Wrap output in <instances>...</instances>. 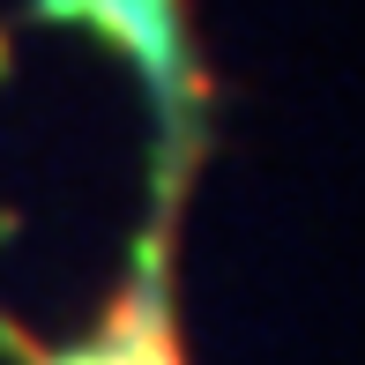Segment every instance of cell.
Listing matches in <instances>:
<instances>
[{"label":"cell","instance_id":"1","mask_svg":"<svg viewBox=\"0 0 365 365\" xmlns=\"http://www.w3.org/2000/svg\"><path fill=\"white\" fill-rule=\"evenodd\" d=\"M105 8V23L120 30L142 53L149 90H157L164 112V149H157V209H149L142 239H135V269H127L120 298L105 306V321L90 328L68 351H38V343H15L23 365H187L179 351V284H172V239H179V187H187V164L202 149V120H194V97H202V75L187 60V30H179L172 0H90Z\"/></svg>","mask_w":365,"mask_h":365}]
</instances>
